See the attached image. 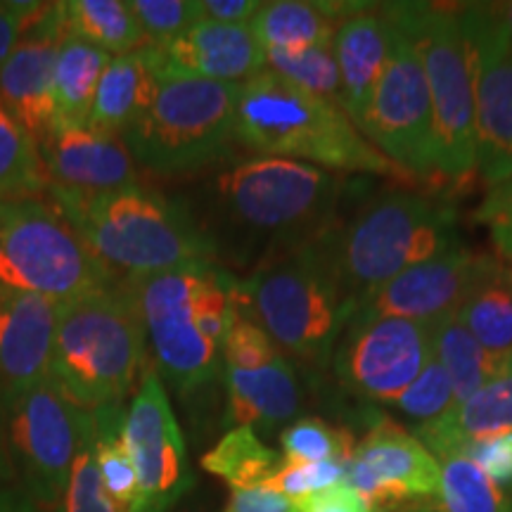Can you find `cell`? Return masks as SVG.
Listing matches in <instances>:
<instances>
[{
  "label": "cell",
  "mask_w": 512,
  "mask_h": 512,
  "mask_svg": "<svg viewBox=\"0 0 512 512\" xmlns=\"http://www.w3.org/2000/svg\"><path fill=\"white\" fill-rule=\"evenodd\" d=\"M512 432V375L484 384L470 399L453 406L437 420L418 427L415 437L441 460L463 456L465 448Z\"/></svg>",
  "instance_id": "23"
},
{
  "label": "cell",
  "mask_w": 512,
  "mask_h": 512,
  "mask_svg": "<svg viewBox=\"0 0 512 512\" xmlns=\"http://www.w3.org/2000/svg\"><path fill=\"white\" fill-rule=\"evenodd\" d=\"M439 465V512H512L501 486L467 456L441 458Z\"/></svg>",
  "instance_id": "34"
},
{
  "label": "cell",
  "mask_w": 512,
  "mask_h": 512,
  "mask_svg": "<svg viewBox=\"0 0 512 512\" xmlns=\"http://www.w3.org/2000/svg\"><path fill=\"white\" fill-rule=\"evenodd\" d=\"M297 512H373V508L351 486L337 484L299 501Z\"/></svg>",
  "instance_id": "46"
},
{
  "label": "cell",
  "mask_w": 512,
  "mask_h": 512,
  "mask_svg": "<svg viewBox=\"0 0 512 512\" xmlns=\"http://www.w3.org/2000/svg\"><path fill=\"white\" fill-rule=\"evenodd\" d=\"M50 190L98 195L140 183L136 159L124 138L95 131L88 124H64L53 128L38 140Z\"/></svg>",
  "instance_id": "19"
},
{
  "label": "cell",
  "mask_w": 512,
  "mask_h": 512,
  "mask_svg": "<svg viewBox=\"0 0 512 512\" xmlns=\"http://www.w3.org/2000/svg\"><path fill=\"white\" fill-rule=\"evenodd\" d=\"M430 335L434 356L453 384V396H456L453 406L470 399L484 384L512 375V354H494L484 349L463 328L456 313H448L430 323Z\"/></svg>",
  "instance_id": "26"
},
{
  "label": "cell",
  "mask_w": 512,
  "mask_h": 512,
  "mask_svg": "<svg viewBox=\"0 0 512 512\" xmlns=\"http://www.w3.org/2000/svg\"><path fill=\"white\" fill-rule=\"evenodd\" d=\"M140 306L155 370L181 396L223 370V344L240 318V278L216 261L128 280Z\"/></svg>",
  "instance_id": "2"
},
{
  "label": "cell",
  "mask_w": 512,
  "mask_h": 512,
  "mask_svg": "<svg viewBox=\"0 0 512 512\" xmlns=\"http://www.w3.org/2000/svg\"><path fill=\"white\" fill-rule=\"evenodd\" d=\"M91 413L95 427V463H98L105 494L112 498L119 512H138L140 484L136 465H133L131 453L124 444V434H121V425H124L121 406L114 403V406H102Z\"/></svg>",
  "instance_id": "32"
},
{
  "label": "cell",
  "mask_w": 512,
  "mask_h": 512,
  "mask_svg": "<svg viewBox=\"0 0 512 512\" xmlns=\"http://www.w3.org/2000/svg\"><path fill=\"white\" fill-rule=\"evenodd\" d=\"M235 143L259 157L292 159L332 174H375L411 181L358 131L349 114L271 69L240 83Z\"/></svg>",
  "instance_id": "3"
},
{
  "label": "cell",
  "mask_w": 512,
  "mask_h": 512,
  "mask_svg": "<svg viewBox=\"0 0 512 512\" xmlns=\"http://www.w3.org/2000/svg\"><path fill=\"white\" fill-rule=\"evenodd\" d=\"M382 15L413 43L432 100L437 174L451 181L477 171L475 81L460 5L382 3Z\"/></svg>",
  "instance_id": "9"
},
{
  "label": "cell",
  "mask_w": 512,
  "mask_h": 512,
  "mask_svg": "<svg viewBox=\"0 0 512 512\" xmlns=\"http://www.w3.org/2000/svg\"><path fill=\"white\" fill-rule=\"evenodd\" d=\"M337 19L325 12L323 3L306 0H271L261 5L249 29L264 53H302V50L332 46Z\"/></svg>",
  "instance_id": "27"
},
{
  "label": "cell",
  "mask_w": 512,
  "mask_h": 512,
  "mask_svg": "<svg viewBox=\"0 0 512 512\" xmlns=\"http://www.w3.org/2000/svg\"><path fill=\"white\" fill-rule=\"evenodd\" d=\"M456 396H453V384L448 380V373L444 366L437 361V356L432 354L427 366L422 368V373L408 384V389L399 399L392 401V406L399 408L403 415L418 420L420 425L425 422L437 420L439 415L451 411Z\"/></svg>",
  "instance_id": "38"
},
{
  "label": "cell",
  "mask_w": 512,
  "mask_h": 512,
  "mask_svg": "<svg viewBox=\"0 0 512 512\" xmlns=\"http://www.w3.org/2000/svg\"><path fill=\"white\" fill-rule=\"evenodd\" d=\"M121 280L50 200L0 204V287L62 306L81 302Z\"/></svg>",
  "instance_id": "8"
},
{
  "label": "cell",
  "mask_w": 512,
  "mask_h": 512,
  "mask_svg": "<svg viewBox=\"0 0 512 512\" xmlns=\"http://www.w3.org/2000/svg\"><path fill=\"white\" fill-rule=\"evenodd\" d=\"M266 69L283 76L294 86L318 95V98L339 105L342 83H339V69L332 46L309 48L302 50V53H278V50H273V53H266Z\"/></svg>",
  "instance_id": "36"
},
{
  "label": "cell",
  "mask_w": 512,
  "mask_h": 512,
  "mask_svg": "<svg viewBox=\"0 0 512 512\" xmlns=\"http://www.w3.org/2000/svg\"><path fill=\"white\" fill-rule=\"evenodd\" d=\"M121 434L138 472V512H169L188 494L195 477L181 427L155 368H147L140 377L136 396L124 413Z\"/></svg>",
  "instance_id": "15"
},
{
  "label": "cell",
  "mask_w": 512,
  "mask_h": 512,
  "mask_svg": "<svg viewBox=\"0 0 512 512\" xmlns=\"http://www.w3.org/2000/svg\"><path fill=\"white\" fill-rule=\"evenodd\" d=\"M285 458L259 439L254 427L238 425L228 430L202 456V467L230 484V489L264 486L280 470Z\"/></svg>",
  "instance_id": "31"
},
{
  "label": "cell",
  "mask_w": 512,
  "mask_h": 512,
  "mask_svg": "<svg viewBox=\"0 0 512 512\" xmlns=\"http://www.w3.org/2000/svg\"><path fill=\"white\" fill-rule=\"evenodd\" d=\"M48 197L88 247L126 280L214 261L183 204L143 183L98 195L48 190Z\"/></svg>",
  "instance_id": "4"
},
{
  "label": "cell",
  "mask_w": 512,
  "mask_h": 512,
  "mask_svg": "<svg viewBox=\"0 0 512 512\" xmlns=\"http://www.w3.org/2000/svg\"><path fill=\"white\" fill-rule=\"evenodd\" d=\"M498 264L501 259L494 254L456 245L446 254L394 275L387 283L370 287L358 297L356 313L434 323L441 316L456 313Z\"/></svg>",
  "instance_id": "17"
},
{
  "label": "cell",
  "mask_w": 512,
  "mask_h": 512,
  "mask_svg": "<svg viewBox=\"0 0 512 512\" xmlns=\"http://www.w3.org/2000/svg\"><path fill=\"white\" fill-rule=\"evenodd\" d=\"M95 427H93V413L86 425V434H83L81 448L76 453V460L72 465V475H69L67 494H64L62 508L64 512H119L112 498L105 494L102 486L98 463H95Z\"/></svg>",
  "instance_id": "37"
},
{
  "label": "cell",
  "mask_w": 512,
  "mask_h": 512,
  "mask_svg": "<svg viewBox=\"0 0 512 512\" xmlns=\"http://www.w3.org/2000/svg\"><path fill=\"white\" fill-rule=\"evenodd\" d=\"M228 389V418L235 427L273 430L302 411V387L292 363L280 354L256 370L223 368Z\"/></svg>",
  "instance_id": "24"
},
{
  "label": "cell",
  "mask_w": 512,
  "mask_h": 512,
  "mask_svg": "<svg viewBox=\"0 0 512 512\" xmlns=\"http://www.w3.org/2000/svg\"><path fill=\"white\" fill-rule=\"evenodd\" d=\"M60 12L69 36L81 38L112 57L147 46L128 0H64Z\"/></svg>",
  "instance_id": "28"
},
{
  "label": "cell",
  "mask_w": 512,
  "mask_h": 512,
  "mask_svg": "<svg viewBox=\"0 0 512 512\" xmlns=\"http://www.w3.org/2000/svg\"><path fill=\"white\" fill-rule=\"evenodd\" d=\"M50 181L36 140L0 105V204L48 195Z\"/></svg>",
  "instance_id": "33"
},
{
  "label": "cell",
  "mask_w": 512,
  "mask_h": 512,
  "mask_svg": "<svg viewBox=\"0 0 512 512\" xmlns=\"http://www.w3.org/2000/svg\"><path fill=\"white\" fill-rule=\"evenodd\" d=\"M337 174L278 157H252L223 166L178 200L209 242L216 264L247 275L302 249L335 226Z\"/></svg>",
  "instance_id": "1"
},
{
  "label": "cell",
  "mask_w": 512,
  "mask_h": 512,
  "mask_svg": "<svg viewBox=\"0 0 512 512\" xmlns=\"http://www.w3.org/2000/svg\"><path fill=\"white\" fill-rule=\"evenodd\" d=\"M240 304L278 347L316 366L330 361L356 313L323 238L240 278Z\"/></svg>",
  "instance_id": "6"
},
{
  "label": "cell",
  "mask_w": 512,
  "mask_h": 512,
  "mask_svg": "<svg viewBox=\"0 0 512 512\" xmlns=\"http://www.w3.org/2000/svg\"><path fill=\"white\" fill-rule=\"evenodd\" d=\"M491 8H494L498 22H501L505 34H508V38L512 41V0L510 3H491Z\"/></svg>",
  "instance_id": "48"
},
{
  "label": "cell",
  "mask_w": 512,
  "mask_h": 512,
  "mask_svg": "<svg viewBox=\"0 0 512 512\" xmlns=\"http://www.w3.org/2000/svg\"><path fill=\"white\" fill-rule=\"evenodd\" d=\"M349 463L344 460H320V463H283L275 475L264 484V489L278 491L294 503L304 501L318 491L344 484Z\"/></svg>",
  "instance_id": "39"
},
{
  "label": "cell",
  "mask_w": 512,
  "mask_h": 512,
  "mask_svg": "<svg viewBox=\"0 0 512 512\" xmlns=\"http://www.w3.org/2000/svg\"><path fill=\"white\" fill-rule=\"evenodd\" d=\"M344 484L366 498L373 512L439 505L441 465L415 434L380 418L356 444Z\"/></svg>",
  "instance_id": "16"
},
{
  "label": "cell",
  "mask_w": 512,
  "mask_h": 512,
  "mask_svg": "<svg viewBox=\"0 0 512 512\" xmlns=\"http://www.w3.org/2000/svg\"><path fill=\"white\" fill-rule=\"evenodd\" d=\"M387 24V62L361 121V133L408 176H432L437 174V147L425 69L408 36L389 19Z\"/></svg>",
  "instance_id": "11"
},
{
  "label": "cell",
  "mask_w": 512,
  "mask_h": 512,
  "mask_svg": "<svg viewBox=\"0 0 512 512\" xmlns=\"http://www.w3.org/2000/svg\"><path fill=\"white\" fill-rule=\"evenodd\" d=\"M332 53L342 83L339 105L361 131V121L389 53V24L380 5H368L366 10L342 19L332 41Z\"/></svg>",
  "instance_id": "22"
},
{
  "label": "cell",
  "mask_w": 512,
  "mask_h": 512,
  "mask_svg": "<svg viewBox=\"0 0 512 512\" xmlns=\"http://www.w3.org/2000/svg\"><path fill=\"white\" fill-rule=\"evenodd\" d=\"M358 441L344 427H335L320 418L294 420L280 434L285 463H320V460H344L354 458Z\"/></svg>",
  "instance_id": "35"
},
{
  "label": "cell",
  "mask_w": 512,
  "mask_h": 512,
  "mask_svg": "<svg viewBox=\"0 0 512 512\" xmlns=\"http://www.w3.org/2000/svg\"><path fill=\"white\" fill-rule=\"evenodd\" d=\"M278 356V344L268 337V332L240 313L223 344V368L256 370L268 366Z\"/></svg>",
  "instance_id": "41"
},
{
  "label": "cell",
  "mask_w": 512,
  "mask_h": 512,
  "mask_svg": "<svg viewBox=\"0 0 512 512\" xmlns=\"http://www.w3.org/2000/svg\"><path fill=\"white\" fill-rule=\"evenodd\" d=\"M456 318L484 349L512 354V264L501 259L460 304Z\"/></svg>",
  "instance_id": "30"
},
{
  "label": "cell",
  "mask_w": 512,
  "mask_h": 512,
  "mask_svg": "<svg viewBox=\"0 0 512 512\" xmlns=\"http://www.w3.org/2000/svg\"><path fill=\"white\" fill-rule=\"evenodd\" d=\"M157 91L159 79L143 48L114 55L95 91L88 126L124 138L128 128L150 110Z\"/></svg>",
  "instance_id": "25"
},
{
  "label": "cell",
  "mask_w": 512,
  "mask_h": 512,
  "mask_svg": "<svg viewBox=\"0 0 512 512\" xmlns=\"http://www.w3.org/2000/svg\"><path fill=\"white\" fill-rule=\"evenodd\" d=\"M475 219L486 228L498 254L512 264V178L489 188L475 211Z\"/></svg>",
  "instance_id": "42"
},
{
  "label": "cell",
  "mask_w": 512,
  "mask_h": 512,
  "mask_svg": "<svg viewBox=\"0 0 512 512\" xmlns=\"http://www.w3.org/2000/svg\"><path fill=\"white\" fill-rule=\"evenodd\" d=\"M143 50L159 81L245 83L266 69V53L256 43L252 29L207 19H200L171 41L150 43Z\"/></svg>",
  "instance_id": "18"
},
{
  "label": "cell",
  "mask_w": 512,
  "mask_h": 512,
  "mask_svg": "<svg viewBox=\"0 0 512 512\" xmlns=\"http://www.w3.org/2000/svg\"><path fill=\"white\" fill-rule=\"evenodd\" d=\"M53 3H22V0H0V67L8 60L12 48L22 41V36L46 17Z\"/></svg>",
  "instance_id": "43"
},
{
  "label": "cell",
  "mask_w": 512,
  "mask_h": 512,
  "mask_svg": "<svg viewBox=\"0 0 512 512\" xmlns=\"http://www.w3.org/2000/svg\"><path fill=\"white\" fill-rule=\"evenodd\" d=\"M261 5V0H197L200 19L230 27H249Z\"/></svg>",
  "instance_id": "47"
},
{
  "label": "cell",
  "mask_w": 512,
  "mask_h": 512,
  "mask_svg": "<svg viewBox=\"0 0 512 512\" xmlns=\"http://www.w3.org/2000/svg\"><path fill=\"white\" fill-rule=\"evenodd\" d=\"M147 335L133 287L67 304L57 325L50 377L81 411L121 403L145 373Z\"/></svg>",
  "instance_id": "5"
},
{
  "label": "cell",
  "mask_w": 512,
  "mask_h": 512,
  "mask_svg": "<svg viewBox=\"0 0 512 512\" xmlns=\"http://www.w3.org/2000/svg\"><path fill=\"white\" fill-rule=\"evenodd\" d=\"M62 304L0 287V389L15 403L46 382Z\"/></svg>",
  "instance_id": "21"
},
{
  "label": "cell",
  "mask_w": 512,
  "mask_h": 512,
  "mask_svg": "<svg viewBox=\"0 0 512 512\" xmlns=\"http://www.w3.org/2000/svg\"><path fill=\"white\" fill-rule=\"evenodd\" d=\"M112 55L76 36H64L55 64V110L64 124H88L98 83Z\"/></svg>",
  "instance_id": "29"
},
{
  "label": "cell",
  "mask_w": 512,
  "mask_h": 512,
  "mask_svg": "<svg viewBox=\"0 0 512 512\" xmlns=\"http://www.w3.org/2000/svg\"><path fill=\"white\" fill-rule=\"evenodd\" d=\"M150 43H166L200 22L197 0H128Z\"/></svg>",
  "instance_id": "40"
},
{
  "label": "cell",
  "mask_w": 512,
  "mask_h": 512,
  "mask_svg": "<svg viewBox=\"0 0 512 512\" xmlns=\"http://www.w3.org/2000/svg\"><path fill=\"white\" fill-rule=\"evenodd\" d=\"M185 512H204V510H197V508H195V510H185Z\"/></svg>",
  "instance_id": "50"
},
{
  "label": "cell",
  "mask_w": 512,
  "mask_h": 512,
  "mask_svg": "<svg viewBox=\"0 0 512 512\" xmlns=\"http://www.w3.org/2000/svg\"><path fill=\"white\" fill-rule=\"evenodd\" d=\"M475 81L477 174L494 185L512 178V41L491 3L460 5Z\"/></svg>",
  "instance_id": "13"
},
{
  "label": "cell",
  "mask_w": 512,
  "mask_h": 512,
  "mask_svg": "<svg viewBox=\"0 0 512 512\" xmlns=\"http://www.w3.org/2000/svg\"><path fill=\"white\" fill-rule=\"evenodd\" d=\"M67 36L60 3L36 22L12 48L0 67V105L19 121L31 138L41 140L57 121L55 64Z\"/></svg>",
  "instance_id": "20"
},
{
  "label": "cell",
  "mask_w": 512,
  "mask_h": 512,
  "mask_svg": "<svg viewBox=\"0 0 512 512\" xmlns=\"http://www.w3.org/2000/svg\"><path fill=\"white\" fill-rule=\"evenodd\" d=\"M323 242L358 304L370 287L460 245L458 214L437 197L392 190L366 204L347 226H332Z\"/></svg>",
  "instance_id": "7"
},
{
  "label": "cell",
  "mask_w": 512,
  "mask_h": 512,
  "mask_svg": "<svg viewBox=\"0 0 512 512\" xmlns=\"http://www.w3.org/2000/svg\"><path fill=\"white\" fill-rule=\"evenodd\" d=\"M221 512H297V503L278 491L264 489H233Z\"/></svg>",
  "instance_id": "45"
},
{
  "label": "cell",
  "mask_w": 512,
  "mask_h": 512,
  "mask_svg": "<svg viewBox=\"0 0 512 512\" xmlns=\"http://www.w3.org/2000/svg\"><path fill=\"white\" fill-rule=\"evenodd\" d=\"M434 354L430 323L354 313L339 337V382L368 399L392 403L422 373Z\"/></svg>",
  "instance_id": "14"
},
{
  "label": "cell",
  "mask_w": 512,
  "mask_h": 512,
  "mask_svg": "<svg viewBox=\"0 0 512 512\" xmlns=\"http://www.w3.org/2000/svg\"><path fill=\"white\" fill-rule=\"evenodd\" d=\"M463 456L482 467V472L498 486H512V432L477 441L467 446Z\"/></svg>",
  "instance_id": "44"
},
{
  "label": "cell",
  "mask_w": 512,
  "mask_h": 512,
  "mask_svg": "<svg viewBox=\"0 0 512 512\" xmlns=\"http://www.w3.org/2000/svg\"><path fill=\"white\" fill-rule=\"evenodd\" d=\"M0 512H17V505L8 494H0Z\"/></svg>",
  "instance_id": "49"
},
{
  "label": "cell",
  "mask_w": 512,
  "mask_h": 512,
  "mask_svg": "<svg viewBox=\"0 0 512 512\" xmlns=\"http://www.w3.org/2000/svg\"><path fill=\"white\" fill-rule=\"evenodd\" d=\"M240 83L159 81L150 110L124 133L140 169L159 178L200 174L230 157Z\"/></svg>",
  "instance_id": "10"
},
{
  "label": "cell",
  "mask_w": 512,
  "mask_h": 512,
  "mask_svg": "<svg viewBox=\"0 0 512 512\" xmlns=\"http://www.w3.org/2000/svg\"><path fill=\"white\" fill-rule=\"evenodd\" d=\"M10 446L36 508H62L91 411H81L48 377L10 403Z\"/></svg>",
  "instance_id": "12"
}]
</instances>
